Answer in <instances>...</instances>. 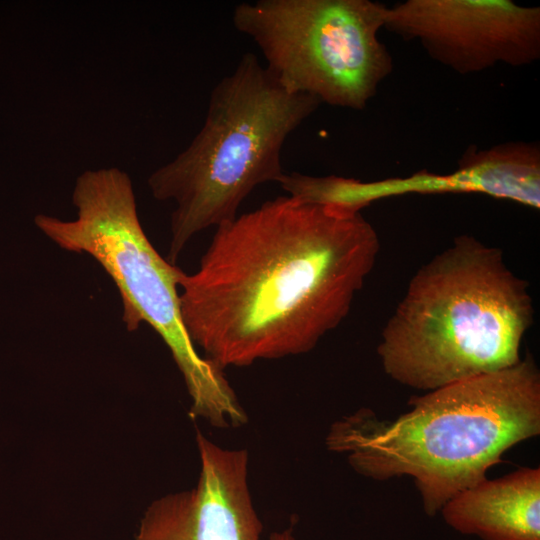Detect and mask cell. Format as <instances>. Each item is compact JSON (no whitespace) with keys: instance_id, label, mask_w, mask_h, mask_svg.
<instances>
[{"instance_id":"9","label":"cell","mask_w":540,"mask_h":540,"mask_svg":"<svg viewBox=\"0 0 540 540\" xmlns=\"http://www.w3.org/2000/svg\"><path fill=\"white\" fill-rule=\"evenodd\" d=\"M376 192L379 199L407 193H481L539 209V144L510 141L486 149L468 148L451 173L419 171L377 180Z\"/></svg>"},{"instance_id":"7","label":"cell","mask_w":540,"mask_h":540,"mask_svg":"<svg viewBox=\"0 0 540 540\" xmlns=\"http://www.w3.org/2000/svg\"><path fill=\"white\" fill-rule=\"evenodd\" d=\"M384 28L463 75L540 58V8L511 0H407L387 6Z\"/></svg>"},{"instance_id":"5","label":"cell","mask_w":540,"mask_h":540,"mask_svg":"<svg viewBox=\"0 0 540 540\" xmlns=\"http://www.w3.org/2000/svg\"><path fill=\"white\" fill-rule=\"evenodd\" d=\"M72 201L76 219L39 214L36 226L61 248L89 254L104 268L119 290L129 331L146 322L161 336L192 398L191 416L220 428L245 424L223 369L198 354L185 329L178 292L183 271L147 238L129 175L115 167L86 170L76 179Z\"/></svg>"},{"instance_id":"1","label":"cell","mask_w":540,"mask_h":540,"mask_svg":"<svg viewBox=\"0 0 540 540\" xmlns=\"http://www.w3.org/2000/svg\"><path fill=\"white\" fill-rule=\"evenodd\" d=\"M379 249L361 211L269 200L216 227L182 273L183 324L221 369L307 353L347 317Z\"/></svg>"},{"instance_id":"2","label":"cell","mask_w":540,"mask_h":540,"mask_svg":"<svg viewBox=\"0 0 540 540\" xmlns=\"http://www.w3.org/2000/svg\"><path fill=\"white\" fill-rule=\"evenodd\" d=\"M381 419L360 408L333 423L327 449L377 481L409 476L424 512L486 479L513 446L540 434V373L531 356L516 365L416 396Z\"/></svg>"},{"instance_id":"11","label":"cell","mask_w":540,"mask_h":540,"mask_svg":"<svg viewBox=\"0 0 540 540\" xmlns=\"http://www.w3.org/2000/svg\"><path fill=\"white\" fill-rule=\"evenodd\" d=\"M267 540H294L292 529H285L281 532L272 533Z\"/></svg>"},{"instance_id":"8","label":"cell","mask_w":540,"mask_h":540,"mask_svg":"<svg viewBox=\"0 0 540 540\" xmlns=\"http://www.w3.org/2000/svg\"><path fill=\"white\" fill-rule=\"evenodd\" d=\"M201 472L197 485L153 502L134 540H260L263 524L254 508L245 449H225L196 437Z\"/></svg>"},{"instance_id":"6","label":"cell","mask_w":540,"mask_h":540,"mask_svg":"<svg viewBox=\"0 0 540 540\" xmlns=\"http://www.w3.org/2000/svg\"><path fill=\"white\" fill-rule=\"evenodd\" d=\"M386 8L371 0H257L236 5L232 21L289 93L363 110L393 70L378 38Z\"/></svg>"},{"instance_id":"4","label":"cell","mask_w":540,"mask_h":540,"mask_svg":"<svg viewBox=\"0 0 540 540\" xmlns=\"http://www.w3.org/2000/svg\"><path fill=\"white\" fill-rule=\"evenodd\" d=\"M321 103L285 90L252 53L213 88L203 126L189 146L148 178L153 197L172 200L168 260L197 233L234 220L249 194L284 171L288 136Z\"/></svg>"},{"instance_id":"10","label":"cell","mask_w":540,"mask_h":540,"mask_svg":"<svg viewBox=\"0 0 540 540\" xmlns=\"http://www.w3.org/2000/svg\"><path fill=\"white\" fill-rule=\"evenodd\" d=\"M440 513L452 529L481 540H540V469L486 478L451 498Z\"/></svg>"},{"instance_id":"3","label":"cell","mask_w":540,"mask_h":540,"mask_svg":"<svg viewBox=\"0 0 540 540\" xmlns=\"http://www.w3.org/2000/svg\"><path fill=\"white\" fill-rule=\"evenodd\" d=\"M528 283L502 251L460 235L423 265L386 322L387 376L425 392L516 365L534 319Z\"/></svg>"}]
</instances>
